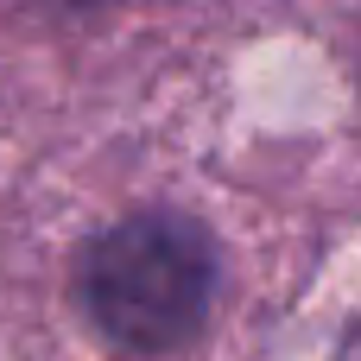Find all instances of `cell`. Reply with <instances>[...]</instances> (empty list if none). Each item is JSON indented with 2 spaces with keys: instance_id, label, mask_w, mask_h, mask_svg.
<instances>
[{
  "instance_id": "cell-1",
  "label": "cell",
  "mask_w": 361,
  "mask_h": 361,
  "mask_svg": "<svg viewBox=\"0 0 361 361\" xmlns=\"http://www.w3.org/2000/svg\"><path fill=\"white\" fill-rule=\"evenodd\" d=\"M89 324L133 355L178 349L216 298V247L184 216H133L102 228L76 260Z\"/></svg>"
}]
</instances>
